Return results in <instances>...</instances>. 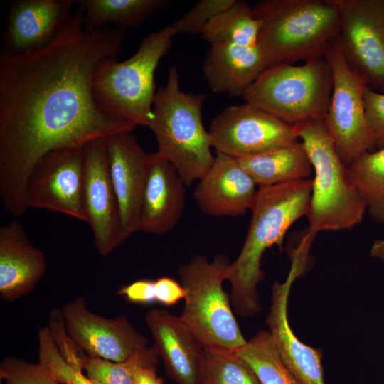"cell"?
<instances>
[{
	"instance_id": "8fae6325",
	"label": "cell",
	"mask_w": 384,
	"mask_h": 384,
	"mask_svg": "<svg viewBox=\"0 0 384 384\" xmlns=\"http://www.w3.org/2000/svg\"><path fill=\"white\" fill-rule=\"evenodd\" d=\"M84 146L62 148L42 156L27 181L28 207L68 215L88 222L85 198Z\"/></svg>"
},
{
	"instance_id": "d6a6232c",
	"label": "cell",
	"mask_w": 384,
	"mask_h": 384,
	"mask_svg": "<svg viewBox=\"0 0 384 384\" xmlns=\"http://www.w3.org/2000/svg\"><path fill=\"white\" fill-rule=\"evenodd\" d=\"M363 100L366 120L375 151L384 146V93L375 92L367 86Z\"/></svg>"
},
{
	"instance_id": "3957f363",
	"label": "cell",
	"mask_w": 384,
	"mask_h": 384,
	"mask_svg": "<svg viewBox=\"0 0 384 384\" xmlns=\"http://www.w3.org/2000/svg\"><path fill=\"white\" fill-rule=\"evenodd\" d=\"M252 11L261 23L257 45L267 68L324 56L341 27L334 0H262Z\"/></svg>"
},
{
	"instance_id": "83f0119b",
	"label": "cell",
	"mask_w": 384,
	"mask_h": 384,
	"mask_svg": "<svg viewBox=\"0 0 384 384\" xmlns=\"http://www.w3.org/2000/svg\"><path fill=\"white\" fill-rule=\"evenodd\" d=\"M198 384H261L235 351L203 348Z\"/></svg>"
},
{
	"instance_id": "4fadbf2b",
	"label": "cell",
	"mask_w": 384,
	"mask_h": 384,
	"mask_svg": "<svg viewBox=\"0 0 384 384\" xmlns=\"http://www.w3.org/2000/svg\"><path fill=\"white\" fill-rule=\"evenodd\" d=\"M61 314L68 336L90 356L122 363L148 348V339L125 316L106 318L96 314L82 297L68 302Z\"/></svg>"
},
{
	"instance_id": "d4e9b609",
	"label": "cell",
	"mask_w": 384,
	"mask_h": 384,
	"mask_svg": "<svg viewBox=\"0 0 384 384\" xmlns=\"http://www.w3.org/2000/svg\"><path fill=\"white\" fill-rule=\"evenodd\" d=\"M260 26V21L252 15V6L236 0L230 8L213 17L201 36L210 45L256 46Z\"/></svg>"
},
{
	"instance_id": "4dcf8cb0",
	"label": "cell",
	"mask_w": 384,
	"mask_h": 384,
	"mask_svg": "<svg viewBox=\"0 0 384 384\" xmlns=\"http://www.w3.org/2000/svg\"><path fill=\"white\" fill-rule=\"evenodd\" d=\"M236 0H201L170 26L174 36L201 33L215 16L230 8Z\"/></svg>"
},
{
	"instance_id": "6da1fadb",
	"label": "cell",
	"mask_w": 384,
	"mask_h": 384,
	"mask_svg": "<svg viewBox=\"0 0 384 384\" xmlns=\"http://www.w3.org/2000/svg\"><path fill=\"white\" fill-rule=\"evenodd\" d=\"M77 5L47 46L0 55V198L16 218L28 208L27 181L46 154L136 128L105 110L94 91L99 70L120 55L125 32L86 29Z\"/></svg>"
},
{
	"instance_id": "e0dca14e",
	"label": "cell",
	"mask_w": 384,
	"mask_h": 384,
	"mask_svg": "<svg viewBox=\"0 0 384 384\" xmlns=\"http://www.w3.org/2000/svg\"><path fill=\"white\" fill-rule=\"evenodd\" d=\"M302 272L299 264L292 261L286 280L273 284L266 324L282 359L299 384H326L322 365L323 351L300 341L288 320L287 305L291 287Z\"/></svg>"
},
{
	"instance_id": "1f68e13d",
	"label": "cell",
	"mask_w": 384,
	"mask_h": 384,
	"mask_svg": "<svg viewBox=\"0 0 384 384\" xmlns=\"http://www.w3.org/2000/svg\"><path fill=\"white\" fill-rule=\"evenodd\" d=\"M0 378L6 384H61L40 363L14 357H7L1 363Z\"/></svg>"
},
{
	"instance_id": "52a82bcc",
	"label": "cell",
	"mask_w": 384,
	"mask_h": 384,
	"mask_svg": "<svg viewBox=\"0 0 384 384\" xmlns=\"http://www.w3.org/2000/svg\"><path fill=\"white\" fill-rule=\"evenodd\" d=\"M333 90V73L324 56L300 65L267 68L245 90V102L282 121L296 124L325 117Z\"/></svg>"
},
{
	"instance_id": "8d00e7d4",
	"label": "cell",
	"mask_w": 384,
	"mask_h": 384,
	"mask_svg": "<svg viewBox=\"0 0 384 384\" xmlns=\"http://www.w3.org/2000/svg\"><path fill=\"white\" fill-rule=\"evenodd\" d=\"M369 254L371 257L378 259L384 263V239L375 240Z\"/></svg>"
},
{
	"instance_id": "7c38bea8",
	"label": "cell",
	"mask_w": 384,
	"mask_h": 384,
	"mask_svg": "<svg viewBox=\"0 0 384 384\" xmlns=\"http://www.w3.org/2000/svg\"><path fill=\"white\" fill-rule=\"evenodd\" d=\"M212 148L236 159L255 156L298 142L292 126L249 103L229 106L213 120Z\"/></svg>"
},
{
	"instance_id": "9c48e42d",
	"label": "cell",
	"mask_w": 384,
	"mask_h": 384,
	"mask_svg": "<svg viewBox=\"0 0 384 384\" xmlns=\"http://www.w3.org/2000/svg\"><path fill=\"white\" fill-rule=\"evenodd\" d=\"M324 57L333 73L326 123L341 159L348 167L363 154L374 151L363 100L367 84L348 65L334 44Z\"/></svg>"
},
{
	"instance_id": "2e32d148",
	"label": "cell",
	"mask_w": 384,
	"mask_h": 384,
	"mask_svg": "<svg viewBox=\"0 0 384 384\" xmlns=\"http://www.w3.org/2000/svg\"><path fill=\"white\" fill-rule=\"evenodd\" d=\"M2 53H23L49 44L70 19L75 0H14L8 2Z\"/></svg>"
},
{
	"instance_id": "ba28073f",
	"label": "cell",
	"mask_w": 384,
	"mask_h": 384,
	"mask_svg": "<svg viewBox=\"0 0 384 384\" xmlns=\"http://www.w3.org/2000/svg\"><path fill=\"white\" fill-rule=\"evenodd\" d=\"M173 36L170 26H166L144 37L129 58L102 65L94 81L100 104L136 127H148L156 95L154 72L170 49Z\"/></svg>"
},
{
	"instance_id": "7402d4cb",
	"label": "cell",
	"mask_w": 384,
	"mask_h": 384,
	"mask_svg": "<svg viewBox=\"0 0 384 384\" xmlns=\"http://www.w3.org/2000/svg\"><path fill=\"white\" fill-rule=\"evenodd\" d=\"M267 69L263 53L256 46L210 45L203 74L210 90L229 96H242Z\"/></svg>"
},
{
	"instance_id": "5bb4252c",
	"label": "cell",
	"mask_w": 384,
	"mask_h": 384,
	"mask_svg": "<svg viewBox=\"0 0 384 384\" xmlns=\"http://www.w3.org/2000/svg\"><path fill=\"white\" fill-rule=\"evenodd\" d=\"M110 176L117 197L122 241L139 231L140 214L149 169V155L132 132L106 137Z\"/></svg>"
},
{
	"instance_id": "d590c367",
	"label": "cell",
	"mask_w": 384,
	"mask_h": 384,
	"mask_svg": "<svg viewBox=\"0 0 384 384\" xmlns=\"http://www.w3.org/2000/svg\"><path fill=\"white\" fill-rule=\"evenodd\" d=\"M156 365L140 366L135 374L134 384H164V380L156 372Z\"/></svg>"
},
{
	"instance_id": "7a4b0ae2",
	"label": "cell",
	"mask_w": 384,
	"mask_h": 384,
	"mask_svg": "<svg viewBox=\"0 0 384 384\" xmlns=\"http://www.w3.org/2000/svg\"><path fill=\"white\" fill-rule=\"evenodd\" d=\"M312 186L313 179L307 178L258 187L243 246L225 275L231 286V305L238 316L249 318L261 311L257 286L265 277L264 252L273 245L281 247L288 229L307 215Z\"/></svg>"
},
{
	"instance_id": "f1b7e54d",
	"label": "cell",
	"mask_w": 384,
	"mask_h": 384,
	"mask_svg": "<svg viewBox=\"0 0 384 384\" xmlns=\"http://www.w3.org/2000/svg\"><path fill=\"white\" fill-rule=\"evenodd\" d=\"M159 355L154 346L125 362L117 363L98 357L83 356L82 369L95 384H134L137 369L144 365H157Z\"/></svg>"
},
{
	"instance_id": "ffe728a7",
	"label": "cell",
	"mask_w": 384,
	"mask_h": 384,
	"mask_svg": "<svg viewBox=\"0 0 384 384\" xmlns=\"http://www.w3.org/2000/svg\"><path fill=\"white\" fill-rule=\"evenodd\" d=\"M145 322L171 377L178 384H198L203 346L180 316L155 309Z\"/></svg>"
},
{
	"instance_id": "8992f818",
	"label": "cell",
	"mask_w": 384,
	"mask_h": 384,
	"mask_svg": "<svg viewBox=\"0 0 384 384\" xmlns=\"http://www.w3.org/2000/svg\"><path fill=\"white\" fill-rule=\"evenodd\" d=\"M230 264L225 255H216L211 261L196 255L178 269L186 290L180 318L203 348L236 351L247 341L223 287Z\"/></svg>"
},
{
	"instance_id": "277c9868",
	"label": "cell",
	"mask_w": 384,
	"mask_h": 384,
	"mask_svg": "<svg viewBox=\"0 0 384 384\" xmlns=\"http://www.w3.org/2000/svg\"><path fill=\"white\" fill-rule=\"evenodd\" d=\"M325 117L294 125L312 164L314 177L309 212V232L351 229L367 209L348 167L341 159Z\"/></svg>"
},
{
	"instance_id": "836d02e7",
	"label": "cell",
	"mask_w": 384,
	"mask_h": 384,
	"mask_svg": "<svg viewBox=\"0 0 384 384\" xmlns=\"http://www.w3.org/2000/svg\"><path fill=\"white\" fill-rule=\"evenodd\" d=\"M154 284L156 302L165 306H174L186 297L183 287L170 277H160L154 281Z\"/></svg>"
},
{
	"instance_id": "ac0fdd59",
	"label": "cell",
	"mask_w": 384,
	"mask_h": 384,
	"mask_svg": "<svg viewBox=\"0 0 384 384\" xmlns=\"http://www.w3.org/2000/svg\"><path fill=\"white\" fill-rule=\"evenodd\" d=\"M194 198L200 210L215 216H238L251 209L257 184L236 158L217 153L207 173L198 181Z\"/></svg>"
},
{
	"instance_id": "9a60e30c",
	"label": "cell",
	"mask_w": 384,
	"mask_h": 384,
	"mask_svg": "<svg viewBox=\"0 0 384 384\" xmlns=\"http://www.w3.org/2000/svg\"><path fill=\"white\" fill-rule=\"evenodd\" d=\"M84 150L87 223L99 253L107 255L124 242L119 208L108 170L106 137L90 141Z\"/></svg>"
},
{
	"instance_id": "5b68a950",
	"label": "cell",
	"mask_w": 384,
	"mask_h": 384,
	"mask_svg": "<svg viewBox=\"0 0 384 384\" xmlns=\"http://www.w3.org/2000/svg\"><path fill=\"white\" fill-rule=\"evenodd\" d=\"M204 100V94L183 92L178 70L171 67L166 85L156 92L148 124L157 152L174 166L186 186L200 180L215 160L210 136L202 121Z\"/></svg>"
},
{
	"instance_id": "4316f807",
	"label": "cell",
	"mask_w": 384,
	"mask_h": 384,
	"mask_svg": "<svg viewBox=\"0 0 384 384\" xmlns=\"http://www.w3.org/2000/svg\"><path fill=\"white\" fill-rule=\"evenodd\" d=\"M348 169L371 218L384 223V146L363 154Z\"/></svg>"
},
{
	"instance_id": "30bf717a",
	"label": "cell",
	"mask_w": 384,
	"mask_h": 384,
	"mask_svg": "<svg viewBox=\"0 0 384 384\" xmlns=\"http://www.w3.org/2000/svg\"><path fill=\"white\" fill-rule=\"evenodd\" d=\"M341 27L334 45L367 86L384 93V0H334Z\"/></svg>"
},
{
	"instance_id": "f546056e",
	"label": "cell",
	"mask_w": 384,
	"mask_h": 384,
	"mask_svg": "<svg viewBox=\"0 0 384 384\" xmlns=\"http://www.w3.org/2000/svg\"><path fill=\"white\" fill-rule=\"evenodd\" d=\"M39 363L61 384H95L81 369L71 366L61 355L50 331L43 328L38 333Z\"/></svg>"
},
{
	"instance_id": "44dd1931",
	"label": "cell",
	"mask_w": 384,
	"mask_h": 384,
	"mask_svg": "<svg viewBox=\"0 0 384 384\" xmlns=\"http://www.w3.org/2000/svg\"><path fill=\"white\" fill-rule=\"evenodd\" d=\"M46 270L44 253L30 241L21 224L13 220L0 228V294L14 301L30 293Z\"/></svg>"
},
{
	"instance_id": "d6986e66",
	"label": "cell",
	"mask_w": 384,
	"mask_h": 384,
	"mask_svg": "<svg viewBox=\"0 0 384 384\" xmlns=\"http://www.w3.org/2000/svg\"><path fill=\"white\" fill-rule=\"evenodd\" d=\"M186 186L169 161L157 151L149 154L139 231L161 235L174 229L183 213Z\"/></svg>"
},
{
	"instance_id": "e575fe53",
	"label": "cell",
	"mask_w": 384,
	"mask_h": 384,
	"mask_svg": "<svg viewBox=\"0 0 384 384\" xmlns=\"http://www.w3.org/2000/svg\"><path fill=\"white\" fill-rule=\"evenodd\" d=\"M117 294L133 303L150 304L156 302L154 281H135L122 287Z\"/></svg>"
},
{
	"instance_id": "603a6c76",
	"label": "cell",
	"mask_w": 384,
	"mask_h": 384,
	"mask_svg": "<svg viewBox=\"0 0 384 384\" xmlns=\"http://www.w3.org/2000/svg\"><path fill=\"white\" fill-rule=\"evenodd\" d=\"M237 159L258 187L307 179L314 173L307 151L299 141Z\"/></svg>"
},
{
	"instance_id": "cb8c5ba5",
	"label": "cell",
	"mask_w": 384,
	"mask_h": 384,
	"mask_svg": "<svg viewBox=\"0 0 384 384\" xmlns=\"http://www.w3.org/2000/svg\"><path fill=\"white\" fill-rule=\"evenodd\" d=\"M84 23L87 30H95L112 23L125 30L140 26L159 10L167 7L169 0H81Z\"/></svg>"
},
{
	"instance_id": "484cf974",
	"label": "cell",
	"mask_w": 384,
	"mask_h": 384,
	"mask_svg": "<svg viewBox=\"0 0 384 384\" xmlns=\"http://www.w3.org/2000/svg\"><path fill=\"white\" fill-rule=\"evenodd\" d=\"M236 353L261 384H299L284 363L268 330H259Z\"/></svg>"
}]
</instances>
